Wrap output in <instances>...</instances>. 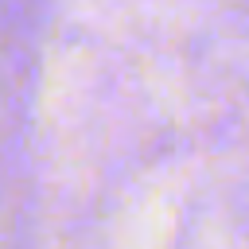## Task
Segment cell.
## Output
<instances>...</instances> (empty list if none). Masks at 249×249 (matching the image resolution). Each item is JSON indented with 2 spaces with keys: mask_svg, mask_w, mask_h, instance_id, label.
Listing matches in <instances>:
<instances>
[]
</instances>
